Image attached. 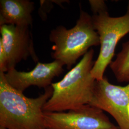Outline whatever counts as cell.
<instances>
[{
  "mask_svg": "<svg viewBox=\"0 0 129 129\" xmlns=\"http://www.w3.org/2000/svg\"><path fill=\"white\" fill-rule=\"evenodd\" d=\"M89 4L93 15L108 11L107 6L104 1L90 0L89 1Z\"/></svg>",
  "mask_w": 129,
  "mask_h": 129,
  "instance_id": "11",
  "label": "cell"
},
{
  "mask_svg": "<svg viewBox=\"0 0 129 129\" xmlns=\"http://www.w3.org/2000/svg\"><path fill=\"white\" fill-rule=\"evenodd\" d=\"M89 105L109 113L120 129H129V83L124 86L111 84L107 78L96 80Z\"/></svg>",
  "mask_w": 129,
  "mask_h": 129,
  "instance_id": "6",
  "label": "cell"
},
{
  "mask_svg": "<svg viewBox=\"0 0 129 129\" xmlns=\"http://www.w3.org/2000/svg\"><path fill=\"white\" fill-rule=\"evenodd\" d=\"M64 66L57 60L45 63L38 62L35 68L29 72L19 71L13 68L5 73V77L12 87L20 92L32 86L46 89L51 86L55 77L63 72Z\"/></svg>",
  "mask_w": 129,
  "mask_h": 129,
  "instance_id": "8",
  "label": "cell"
},
{
  "mask_svg": "<svg viewBox=\"0 0 129 129\" xmlns=\"http://www.w3.org/2000/svg\"><path fill=\"white\" fill-rule=\"evenodd\" d=\"M0 43L6 55L7 72L29 57L38 62L29 27L5 24L0 26Z\"/></svg>",
  "mask_w": 129,
  "mask_h": 129,
  "instance_id": "7",
  "label": "cell"
},
{
  "mask_svg": "<svg viewBox=\"0 0 129 129\" xmlns=\"http://www.w3.org/2000/svg\"><path fill=\"white\" fill-rule=\"evenodd\" d=\"M49 40L54 43L51 48L52 57L66 66L68 69H71L89 48L100 45L92 16L82 10L73 27L67 29L62 25L56 27L50 33Z\"/></svg>",
  "mask_w": 129,
  "mask_h": 129,
  "instance_id": "3",
  "label": "cell"
},
{
  "mask_svg": "<svg viewBox=\"0 0 129 129\" xmlns=\"http://www.w3.org/2000/svg\"><path fill=\"white\" fill-rule=\"evenodd\" d=\"M34 3L29 0H1L0 26H32Z\"/></svg>",
  "mask_w": 129,
  "mask_h": 129,
  "instance_id": "9",
  "label": "cell"
},
{
  "mask_svg": "<svg viewBox=\"0 0 129 129\" xmlns=\"http://www.w3.org/2000/svg\"><path fill=\"white\" fill-rule=\"evenodd\" d=\"M0 129H6L5 128H3V127H0Z\"/></svg>",
  "mask_w": 129,
  "mask_h": 129,
  "instance_id": "12",
  "label": "cell"
},
{
  "mask_svg": "<svg viewBox=\"0 0 129 129\" xmlns=\"http://www.w3.org/2000/svg\"><path fill=\"white\" fill-rule=\"evenodd\" d=\"M94 50L91 48L63 78L51 86L53 92L44 106V112H62L89 104L96 80L91 74Z\"/></svg>",
  "mask_w": 129,
  "mask_h": 129,
  "instance_id": "2",
  "label": "cell"
},
{
  "mask_svg": "<svg viewBox=\"0 0 129 129\" xmlns=\"http://www.w3.org/2000/svg\"><path fill=\"white\" fill-rule=\"evenodd\" d=\"M50 86L38 97H26L8 83L0 72V127L6 129H47L44 106L51 98Z\"/></svg>",
  "mask_w": 129,
  "mask_h": 129,
  "instance_id": "1",
  "label": "cell"
},
{
  "mask_svg": "<svg viewBox=\"0 0 129 129\" xmlns=\"http://www.w3.org/2000/svg\"><path fill=\"white\" fill-rule=\"evenodd\" d=\"M110 67L119 82L129 83V40L122 44L121 50Z\"/></svg>",
  "mask_w": 129,
  "mask_h": 129,
  "instance_id": "10",
  "label": "cell"
},
{
  "mask_svg": "<svg viewBox=\"0 0 129 129\" xmlns=\"http://www.w3.org/2000/svg\"><path fill=\"white\" fill-rule=\"evenodd\" d=\"M94 28L99 35L100 51L94 62L91 74L96 80L104 77V74L115 55L120 40L129 33V6L124 15L111 17L108 11L92 16Z\"/></svg>",
  "mask_w": 129,
  "mask_h": 129,
  "instance_id": "4",
  "label": "cell"
},
{
  "mask_svg": "<svg viewBox=\"0 0 129 129\" xmlns=\"http://www.w3.org/2000/svg\"><path fill=\"white\" fill-rule=\"evenodd\" d=\"M47 129H120L101 109L86 104L68 112H44Z\"/></svg>",
  "mask_w": 129,
  "mask_h": 129,
  "instance_id": "5",
  "label": "cell"
}]
</instances>
